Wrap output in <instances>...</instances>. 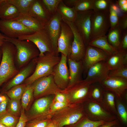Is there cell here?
Segmentation results:
<instances>
[{"instance_id": "1", "label": "cell", "mask_w": 127, "mask_h": 127, "mask_svg": "<svg viewBox=\"0 0 127 127\" xmlns=\"http://www.w3.org/2000/svg\"><path fill=\"white\" fill-rule=\"evenodd\" d=\"M59 53L46 52L41 56L35 58L36 66L32 74L24 81L26 85L31 84L37 79L52 74L55 66L59 62L61 57Z\"/></svg>"}, {"instance_id": "2", "label": "cell", "mask_w": 127, "mask_h": 127, "mask_svg": "<svg viewBox=\"0 0 127 127\" xmlns=\"http://www.w3.org/2000/svg\"><path fill=\"white\" fill-rule=\"evenodd\" d=\"M2 55L0 64V88L4 82L19 72L14 62L16 49L11 43L5 41L1 47Z\"/></svg>"}, {"instance_id": "3", "label": "cell", "mask_w": 127, "mask_h": 127, "mask_svg": "<svg viewBox=\"0 0 127 127\" xmlns=\"http://www.w3.org/2000/svg\"><path fill=\"white\" fill-rule=\"evenodd\" d=\"M5 41L11 43L15 46L16 49L15 56L19 68L27 64L39 56L40 52L38 49L33 43L29 40H20L5 36Z\"/></svg>"}, {"instance_id": "4", "label": "cell", "mask_w": 127, "mask_h": 127, "mask_svg": "<svg viewBox=\"0 0 127 127\" xmlns=\"http://www.w3.org/2000/svg\"><path fill=\"white\" fill-rule=\"evenodd\" d=\"M85 115L82 104H71L55 113L51 119L57 127L74 124Z\"/></svg>"}, {"instance_id": "5", "label": "cell", "mask_w": 127, "mask_h": 127, "mask_svg": "<svg viewBox=\"0 0 127 127\" xmlns=\"http://www.w3.org/2000/svg\"><path fill=\"white\" fill-rule=\"evenodd\" d=\"M91 84L84 79L81 80L60 91L66 95L70 104H83L89 100Z\"/></svg>"}, {"instance_id": "6", "label": "cell", "mask_w": 127, "mask_h": 127, "mask_svg": "<svg viewBox=\"0 0 127 127\" xmlns=\"http://www.w3.org/2000/svg\"><path fill=\"white\" fill-rule=\"evenodd\" d=\"M110 27L108 10L93 11L91 17L90 41L106 35Z\"/></svg>"}, {"instance_id": "7", "label": "cell", "mask_w": 127, "mask_h": 127, "mask_svg": "<svg viewBox=\"0 0 127 127\" xmlns=\"http://www.w3.org/2000/svg\"><path fill=\"white\" fill-rule=\"evenodd\" d=\"M82 104L85 115L90 120L108 122L117 119L116 116L107 111L99 103L89 99Z\"/></svg>"}, {"instance_id": "8", "label": "cell", "mask_w": 127, "mask_h": 127, "mask_svg": "<svg viewBox=\"0 0 127 127\" xmlns=\"http://www.w3.org/2000/svg\"><path fill=\"white\" fill-rule=\"evenodd\" d=\"M31 84L33 90L34 98L37 99L55 95L61 90L55 83L52 74L39 78Z\"/></svg>"}, {"instance_id": "9", "label": "cell", "mask_w": 127, "mask_h": 127, "mask_svg": "<svg viewBox=\"0 0 127 127\" xmlns=\"http://www.w3.org/2000/svg\"><path fill=\"white\" fill-rule=\"evenodd\" d=\"M18 39L29 40L33 43L39 51V56H43L46 52H54L51 40L44 28L32 34L21 36Z\"/></svg>"}, {"instance_id": "10", "label": "cell", "mask_w": 127, "mask_h": 127, "mask_svg": "<svg viewBox=\"0 0 127 127\" xmlns=\"http://www.w3.org/2000/svg\"><path fill=\"white\" fill-rule=\"evenodd\" d=\"M55 95L41 97L34 103L30 111V120L51 118L50 107Z\"/></svg>"}, {"instance_id": "11", "label": "cell", "mask_w": 127, "mask_h": 127, "mask_svg": "<svg viewBox=\"0 0 127 127\" xmlns=\"http://www.w3.org/2000/svg\"><path fill=\"white\" fill-rule=\"evenodd\" d=\"M99 82L105 91L111 92L117 97L127 101V79L108 76Z\"/></svg>"}, {"instance_id": "12", "label": "cell", "mask_w": 127, "mask_h": 127, "mask_svg": "<svg viewBox=\"0 0 127 127\" xmlns=\"http://www.w3.org/2000/svg\"><path fill=\"white\" fill-rule=\"evenodd\" d=\"M93 10L84 12H77L73 22L76 28L87 46L91 40V17Z\"/></svg>"}, {"instance_id": "13", "label": "cell", "mask_w": 127, "mask_h": 127, "mask_svg": "<svg viewBox=\"0 0 127 127\" xmlns=\"http://www.w3.org/2000/svg\"><path fill=\"white\" fill-rule=\"evenodd\" d=\"M0 31L6 36L18 38L20 36L36 32L25 26L17 21L0 20Z\"/></svg>"}, {"instance_id": "14", "label": "cell", "mask_w": 127, "mask_h": 127, "mask_svg": "<svg viewBox=\"0 0 127 127\" xmlns=\"http://www.w3.org/2000/svg\"><path fill=\"white\" fill-rule=\"evenodd\" d=\"M62 20L69 26L72 30L74 35L70 53L68 57L76 61L82 60L85 54L87 47L83 38L73 22Z\"/></svg>"}, {"instance_id": "15", "label": "cell", "mask_w": 127, "mask_h": 127, "mask_svg": "<svg viewBox=\"0 0 127 127\" xmlns=\"http://www.w3.org/2000/svg\"><path fill=\"white\" fill-rule=\"evenodd\" d=\"M67 60V57L61 54L60 60L55 66L53 71L54 82L61 90L66 89L69 83V74Z\"/></svg>"}, {"instance_id": "16", "label": "cell", "mask_w": 127, "mask_h": 127, "mask_svg": "<svg viewBox=\"0 0 127 127\" xmlns=\"http://www.w3.org/2000/svg\"><path fill=\"white\" fill-rule=\"evenodd\" d=\"M61 26V33L57 41V52L68 57L70 53L73 34L69 26L62 20Z\"/></svg>"}, {"instance_id": "17", "label": "cell", "mask_w": 127, "mask_h": 127, "mask_svg": "<svg viewBox=\"0 0 127 127\" xmlns=\"http://www.w3.org/2000/svg\"><path fill=\"white\" fill-rule=\"evenodd\" d=\"M62 20L60 15L57 12L52 15L50 19L44 27L51 40L53 52L57 53V41L61 33Z\"/></svg>"}, {"instance_id": "18", "label": "cell", "mask_w": 127, "mask_h": 127, "mask_svg": "<svg viewBox=\"0 0 127 127\" xmlns=\"http://www.w3.org/2000/svg\"><path fill=\"white\" fill-rule=\"evenodd\" d=\"M109 56L104 51L97 48L88 45L82 60L84 72L87 73L89 68L94 64L106 61Z\"/></svg>"}, {"instance_id": "19", "label": "cell", "mask_w": 127, "mask_h": 127, "mask_svg": "<svg viewBox=\"0 0 127 127\" xmlns=\"http://www.w3.org/2000/svg\"><path fill=\"white\" fill-rule=\"evenodd\" d=\"M109 71L106 61H101L94 64L89 68L84 79L91 84L99 82L108 76Z\"/></svg>"}, {"instance_id": "20", "label": "cell", "mask_w": 127, "mask_h": 127, "mask_svg": "<svg viewBox=\"0 0 127 127\" xmlns=\"http://www.w3.org/2000/svg\"><path fill=\"white\" fill-rule=\"evenodd\" d=\"M28 14L44 26L49 21L52 15L47 10L42 0H33Z\"/></svg>"}, {"instance_id": "21", "label": "cell", "mask_w": 127, "mask_h": 127, "mask_svg": "<svg viewBox=\"0 0 127 127\" xmlns=\"http://www.w3.org/2000/svg\"><path fill=\"white\" fill-rule=\"evenodd\" d=\"M35 58L32 60L6 85L2 92L5 93L13 87L20 85L30 76L34 71L36 66Z\"/></svg>"}, {"instance_id": "22", "label": "cell", "mask_w": 127, "mask_h": 127, "mask_svg": "<svg viewBox=\"0 0 127 127\" xmlns=\"http://www.w3.org/2000/svg\"><path fill=\"white\" fill-rule=\"evenodd\" d=\"M67 61L69 67V80L67 88L81 80L80 78L83 70L82 60L76 61L67 57Z\"/></svg>"}, {"instance_id": "23", "label": "cell", "mask_w": 127, "mask_h": 127, "mask_svg": "<svg viewBox=\"0 0 127 127\" xmlns=\"http://www.w3.org/2000/svg\"><path fill=\"white\" fill-rule=\"evenodd\" d=\"M106 62L109 71L127 65V51L118 50L109 56Z\"/></svg>"}, {"instance_id": "24", "label": "cell", "mask_w": 127, "mask_h": 127, "mask_svg": "<svg viewBox=\"0 0 127 127\" xmlns=\"http://www.w3.org/2000/svg\"><path fill=\"white\" fill-rule=\"evenodd\" d=\"M20 13L13 5L6 0H0V19L3 20H13L18 16Z\"/></svg>"}, {"instance_id": "25", "label": "cell", "mask_w": 127, "mask_h": 127, "mask_svg": "<svg viewBox=\"0 0 127 127\" xmlns=\"http://www.w3.org/2000/svg\"><path fill=\"white\" fill-rule=\"evenodd\" d=\"M88 45L99 48L104 51L109 56L118 49L111 45L108 42L107 35L98 37L89 43Z\"/></svg>"}, {"instance_id": "26", "label": "cell", "mask_w": 127, "mask_h": 127, "mask_svg": "<svg viewBox=\"0 0 127 127\" xmlns=\"http://www.w3.org/2000/svg\"><path fill=\"white\" fill-rule=\"evenodd\" d=\"M14 20L20 23L25 26L36 32L44 28V26L28 14H20Z\"/></svg>"}, {"instance_id": "27", "label": "cell", "mask_w": 127, "mask_h": 127, "mask_svg": "<svg viewBox=\"0 0 127 127\" xmlns=\"http://www.w3.org/2000/svg\"><path fill=\"white\" fill-rule=\"evenodd\" d=\"M115 97V95L113 93L105 91L102 100L100 103L107 111L116 116Z\"/></svg>"}, {"instance_id": "28", "label": "cell", "mask_w": 127, "mask_h": 127, "mask_svg": "<svg viewBox=\"0 0 127 127\" xmlns=\"http://www.w3.org/2000/svg\"><path fill=\"white\" fill-rule=\"evenodd\" d=\"M127 101L122 98L116 96V117L119 122L126 125L127 124Z\"/></svg>"}, {"instance_id": "29", "label": "cell", "mask_w": 127, "mask_h": 127, "mask_svg": "<svg viewBox=\"0 0 127 127\" xmlns=\"http://www.w3.org/2000/svg\"><path fill=\"white\" fill-rule=\"evenodd\" d=\"M57 12L60 14L62 20L71 22H73L77 13L74 7L70 8L67 6L62 0L58 5Z\"/></svg>"}, {"instance_id": "30", "label": "cell", "mask_w": 127, "mask_h": 127, "mask_svg": "<svg viewBox=\"0 0 127 127\" xmlns=\"http://www.w3.org/2000/svg\"><path fill=\"white\" fill-rule=\"evenodd\" d=\"M122 32L120 26L118 25L112 29H110L107 35L108 42L118 49L121 41Z\"/></svg>"}, {"instance_id": "31", "label": "cell", "mask_w": 127, "mask_h": 127, "mask_svg": "<svg viewBox=\"0 0 127 127\" xmlns=\"http://www.w3.org/2000/svg\"><path fill=\"white\" fill-rule=\"evenodd\" d=\"M105 91L99 82L92 84L89 95V99L100 103Z\"/></svg>"}, {"instance_id": "32", "label": "cell", "mask_w": 127, "mask_h": 127, "mask_svg": "<svg viewBox=\"0 0 127 127\" xmlns=\"http://www.w3.org/2000/svg\"><path fill=\"white\" fill-rule=\"evenodd\" d=\"M106 122L104 121H92L85 115L76 123L64 127H97Z\"/></svg>"}, {"instance_id": "33", "label": "cell", "mask_w": 127, "mask_h": 127, "mask_svg": "<svg viewBox=\"0 0 127 127\" xmlns=\"http://www.w3.org/2000/svg\"><path fill=\"white\" fill-rule=\"evenodd\" d=\"M33 0H6L8 3L13 5L20 14H28V11Z\"/></svg>"}, {"instance_id": "34", "label": "cell", "mask_w": 127, "mask_h": 127, "mask_svg": "<svg viewBox=\"0 0 127 127\" xmlns=\"http://www.w3.org/2000/svg\"><path fill=\"white\" fill-rule=\"evenodd\" d=\"M33 97V90L31 84L27 85L21 98L22 109H27Z\"/></svg>"}, {"instance_id": "35", "label": "cell", "mask_w": 127, "mask_h": 127, "mask_svg": "<svg viewBox=\"0 0 127 127\" xmlns=\"http://www.w3.org/2000/svg\"><path fill=\"white\" fill-rule=\"evenodd\" d=\"M26 85L24 83L14 86L5 93L10 99L20 100Z\"/></svg>"}, {"instance_id": "36", "label": "cell", "mask_w": 127, "mask_h": 127, "mask_svg": "<svg viewBox=\"0 0 127 127\" xmlns=\"http://www.w3.org/2000/svg\"><path fill=\"white\" fill-rule=\"evenodd\" d=\"M18 121L16 116L8 112L0 117V123L7 127H16Z\"/></svg>"}, {"instance_id": "37", "label": "cell", "mask_w": 127, "mask_h": 127, "mask_svg": "<svg viewBox=\"0 0 127 127\" xmlns=\"http://www.w3.org/2000/svg\"><path fill=\"white\" fill-rule=\"evenodd\" d=\"M94 0H78L74 6L76 12L93 10Z\"/></svg>"}, {"instance_id": "38", "label": "cell", "mask_w": 127, "mask_h": 127, "mask_svg": "<svg viewBox=\"0 0 127 127\" xmlns=\"http://www.w3.org/2000/svg\"><path fill=\"white\" fill-rule=\"evenodd\" d=\"M8 104L7 112L16 116L20 113V100L10 99Z\"/></svg>"}, {"instance_id": "39", "label": "cell", "mask_w": 127, "mask_h": 127, "mask_svg": "<svg viewBox=\"0 0 127 127\" xmlns=\"http://www.w3.org/2000/svg\"><path fill=\"white\" fill-rule=\"evenodd\" d=\"M51 118L30 120L25 127H48L52 122Z\"/></svg>"}, {"instance_id": "40", "label": "cell", "mask_w": 127, "mask_h": 127, "mask_svg": "<svg viewBox=\"0 0 127 127\" xmlns=\"http://www.w3.org/2000/svg\"><path fill=\"white\" fill-rule=\"evenodd\" d=\"M108 76L119 77L127 79V65L109 71Z\"/></svg>"}, {"instance_id": "41", "label": "cell", "mask_w": 127, "mask_h": 127, "mask_svg": "<svg viewBox=\"0 0 127 127\" xmlns=\"http://www.w3.org/2000/svg\"><path fill=\"white\" fill-rule=\"evenodd\" d=\"M61 0H42L45 7L52 15L57 12L58 5Z\"/></svg>"}, {"instance_id": "42", "label": "cell", "mask_w": 127, "mask_h": 127, "mask_svg": "<svg viewBox=\"0 0 127 127\" xmlns=\"http://www.w3.org/2000/svg\"><path fill=\"white\" fill-rule=\"evenodd\" d=\"M111 0H94L93 11H103L108 10Z\"/></svg>"}, {"instance_id": "43", "label": "cell", "mask_w": 127, "mask_h": 127, "mask_svg": "<svg viewBox=\"0 0 127 127\" xmlns=\"http://www.w3.org/2000/svg\"><path fill=\"white\" fill-rule=\"evenodd\" d=\"M109 19L110 25V29H111L115 28L118 25L119 16L117 13L112 8L110 4L109 8Z\"/></svg>"}, {"instance_id": "44", "label": "cell", "mask_w": 127, "mask_h": 127, "mask_svg": "<svg viewBox=\"0 0 127 127\" xmlns=\"http://www.w3.org/2000/svg\"><path fill=\"white\" fill-rule=\"evenodd\" d=\"M68 102H60L52 101L50 107L51 116L55 113L70 105Z\"/></svg>"}, {"instance_id": "45", "label": "cell", "mask_w": 127, "mask_h": 127, "mask_svg": "<svg viewBox=\"0 0 127 127\" xmlns=\"http://www.w3.org/2000/svg\"><path fill=\"white\" fill-rule=\"evenodd\" d=\"M118 49L127 51V30L122 32L121 39Z\"/></svg>"}, {"instance_id": "46", "label": "cell", "mask_w": 127, "mask_h": 127, "mask_svg": "<svg viewBox=\"0 0 127 127\" xmlns=\"http://www.w3.org/2000/svg\"><path fill=\"white\" fill-rule=\"evenodd\" d=\"M24 110L23 109L21 110L20 117L16 127H25L28 121V118L25 113Z\"/></svg>"}, {"instance_id": "47", "label": "cell", "mask_w": 127, "mask_h": 127, "mask_svg": "<svg viewBox=\"0 0 127 127\" xmlns=\"http://www.w3.org/2000/svg\"><path fill=\"white\" fill-rule=\"evenodd\" d=\"M118 25L122 32L127 30V13H125L119 17Z\"/></svg>"}, {"instance_id": "48", "label": "cell", "mask_w": 127, "mask_h": 127, "mask_svg": "<svg viewBox=\"0 0 127 127\" xmlns=\"http://www.w3.org/2000/svg\"><path fill=\"white\" fill-rule=\"evenodd\" d=\"M53 101L69 103L66 95L60 91L55 95Z\"/></svg>"}, {"instance_id": "49", "label": "cell", "mask_w": 127, "mask_h": 127, "mask_svg": "<svg viewBox=\"0 0 127 127\" xmlns=\"http://www.w3.org/2000/svg\"><path fill=\"white\" fill-rule=\"evenodd\" d=\"M9 100L8 98L6 100L0 103V117L7 112V106Z\"/></svg>"}, {"instance_id": "50", "label": "cell", "mask_w": 127, "mask_h": 127, "mask_svg": "<svg viewBox=\"0 0 127 127\" xmlns=\"http://www.w3.org/2000/svg\"><path fill=\"white\" fill-rule=\"evenodd\" d=\"M119 122L117 119L110 121L107 122L97 127H111L113 126L119 124Z\"/></svg>"}, {"instance_id": "51", "label": "cell", "mask_w": 127, "mask_h": 127, "mask_svg": "<svg viewBox=\"0 0 127 127\" xmlns=\"http://www.w3.org/2000/svg\"><path fill=\"white\" fill-rule=\"evenodd\" d=\"M78 0H62L64 4L70 8L74 7Z\"/></svg>"}, {"instance_id": "52", "label": "cell", "mask_w": 127, "mask_h": 127, "mask_svg": "<svg viewBox=\"0 0 127 127\" xmlns=\"http://www.w3.org/2000/svg\"><path fill=\"white\" fill-rule=\"evenodd\" d=\"M115 3L119 7L122 5L127 3V0H119L116 1Z\"/></svg>"}, {"instance_id": "53", "label": "cell", "mask_w": 127, "mask_h": 127, "mask_svg": "<svg viewBox=\"0 0 127 127\" xmlns=\"http://www.w3.org/2000/svg\"><path fill=\"white\" fill-rule=\"evenodd\" d=\"M5 41V36L0 33V47H1Z\"/></svg>"}, {"instance_id": "54", "label": "cell", "mask_w": 127, "mask_h": 127, "mask_svg": "<svg viewBox=\"0 0 127 127\" xmlns=\"http://www.w3.org/2000/svg\"><path fill=\"white\" fill-rule=\"evenodd\" d=\"M7 98H8L5 95H0V103L6 100Z\"/></svg>"}, {"instance_id": "55", "label": "cell", "mask_w": 127, "mask_h": 127, "mask_svg": "<svg viewBox=\"0 0 127 127\" xmlns=\"http://www.w3.org/2000/svg\"><path fill=\"white\" fill-rule=\"evenodd\" d=\"M48 127H57L55 124L52 122Z\"/></svg>"}, {"instance_id": "56", "label": "cell", "mask_w": 127, "mask_h": 127, "mask_svg": "<svg viewBox=\"0 0 127 127\" xmlns=\"http://www.w3.org/2000/svg\"><path fill=\"white\" fill-rule=\"evenodd\" d=\"M2 55V51L1 47H0V61H1Z\"/></svg>"}, {"instance_id": "57", "label": "cell", "mask_w": 127, "mask_h": 127, "mask_svg": "<svg viewBox=\"0 0 127 127\" xmlns=\"http://www.w3.org/2000/svg\"><path fill=\"white\" fill-rule=\"evenodd\" d=\"M119 124L114 125L111 127H121L119 125Z\"/></svg>"}, {"instance_id": "58", "label": "cell", "mask_w": 127, "mask_h": 127, "mask_svg": "<svg viewBox=\"0 0 127 127\" xmlns=\"http://www.w3.org/2000/svg\"><path fill=\"white\" fill-rule=\"evenodd\" d=\"M0 127H7L4 125L0 123Z\"/></svg>"}, {"instance_id": "59", "label": "cell", "mask_w": 127, "mask_h": 127, "mask_svg": "<svg viewBox=\"0 0 127 127\" xmlns=\"http://www.w3.org/2000/svg\"></svg>"}]
</instances>
